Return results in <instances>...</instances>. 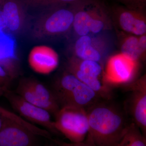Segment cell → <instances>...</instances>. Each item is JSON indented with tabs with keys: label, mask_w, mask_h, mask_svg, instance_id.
<instances>
[{
	"label": "cell",
	"mask_w": 146,
	"mask_h": 146,
	"mask_svg": "<svg viewBox=\"0 0 146 146\" xmlns=\"http://www.w3.org/2000/svg\"><path fill=\"white\" fill-rule=\"evenodd\" d=\"M99 101L86 108L87 137L96 146H117L131 123L125 110L108 102Z\"/></svg>",
	"instance_id": "6da1fadb"
},
{
	"label": "cell",
	"mask_w": 146,
	"mask_h": 146,
	"mask_svg": "<svg viewBox=\"0 0 146 146\" xmlns=\"http://www.w3.org/2000/svg\"><path fill=\"white\" fill-rule=\"evenodd\" d=\"M52 91L60 108L86 109L101 98L94 90L68 71L56 80Z\"/></svg>",
	"instance_id": "7a4b0ae2"
},
{
	"label": "cell",
	"mask_w": 146,
	"mask_h": 146,
	"mask_svg": "<svg viewBox=\"0 0 146 146\" xmlns=\"http://www.w3.org/2000/svg\"><path fill=\"white\" fill-rule=\"evenodd\" d=\"M74 19L72 9L51 7L34 22L32 36L36 40H43L65 34L72 28Z\"/></svg>",
	"instance_id": "3957f363"
},
{
	"label": "cell",
	"mask_w": 146,
	"mask_h": 146,
	"mask_svg": "<svg viewBox=\"0 0 146 146\" xmlns=\"http://www.w3.org/2000/svg\"><path fill=\"white\" fill-rule=\"evenodd\" d=\"M56 129L71 143L84 141L89 131L86 109L81 108H61L54 116Z\"/></svg>",
	"instance_id": "277c9868"
},
{
	"label": "cell",
	"mask_w": 146,
	"mask_h": 146,
	"mask_svg": "<svg viewBox=\"0 0 146 146\" xmlns=\"http://www.w3.org/2000/svg\"><path fill=\"white\" fill-rule=\"evenodd\" d=\"M67 71L94 90L102 99L111 98L112 92L109 86L101 80L102 68L98 62L74 56L68 61Z\"/></svg>",
	"instance_id": "5b68a950"
},
{
	"label": "cell",
	"mask_w": 146,
	"mask_h": 146,
	"mask_svg": "<svg viewBox=\"0 0 146 146\" xmlns=\"http://www.w3.org/2000/svg\"><path fill=\"white\" fill-rule=\"evenodd\" d=\"M79 1L72 4L74 5L72 28L75 33L80 36L90 33L97 34L102 31L106 27V18L102 8L95 4L80 3Z\"/></svg>",
	"instance_id": "8992f818"
},
{
	"label": "cell",
	"mask_w": 146,
	"mask_h": 146,
	"mask_svg": "<svg viewBox=\"0 0 146 146\" xmlns=\"http://www.w3.org/2000/svg\"><path fill=\"white\" fill-rule=\"evenodd\" d=\"M4 95L12 108L21 117L31 123L41 126L52 134L59 135L48 111L27 102L16 93L9 90H7Z\"/></svg>",
	"instance_id": "52a82bcc"
},
{
	"label": "cell",
	"mask_w": 146,
	"mask_h": 146,
	"mask_svg": "<svg viewBox=\"0 0 146 146\" xmlns=\"http://www.w3.org/2000/svg\"><path fill=\"white\" fill-rule=\"evenodd\" d=\"M130 94L125 111L130 115L132 122L146 137V81L145 76L129 87Z\"/></svg>",
	"instance_id": "ba28073f"
},
{
	"label": "cell",
	"mask_w": 146,
	"mask_h": 146,
	"mask_svg": "<svg viewBox=\"0 0 146 146\" xmlns=\"http://www.w3.org/2000/svg\"><path fill=\"white\" fill-rule=\"evenodd\" d=\"M138 62L133 61L121 53L114 55L108 61L104 80L110 84L128 83L133 80L138 70Z\"/></svg>",
	"instance_id": "9c48e42d"
},
{
	"label": "cell",
	"mask_w": 146,
	"mask_h": 146,
	"mask_svg": "<svg viewBox=\"0 0 146 146\" xmlns=\"http://www.w3.org/2000/svg\"><path fill=\"white\" fill-rule=\"evenodd\" d=\"M3 117L2 127L0 130V146H43L40 145L39 141L43 137L11 120Z\"/></svg>",
	"instance_id": "30bf717a"
},
{
	"label": "cell",
	"mask_w": 146,
	"mask_h": 146,
	"mask_svg": "<svg viewBox=\"0 0 146 146\" xmlns=\"http://www.w3.org/2000/svg\"><path fill=\"white\" fill-rule=\"evenodd\" d=\"M6 29L11 34H18L27 25V16L21 0H5L2 11Z\"/></svg>",
	"instance_id": "8fae6325"
},
{
	"label": "cell",
	"mask_w": 146,
	"mask_h": 146,
	"mask_svg": "<svg viewBox=\"0 0 146 146\" xmlns=\"http://www.w3.org/2000/svg\"><path fill=\"white\" fill-rule=\"evenodd\" d=\"M102 40L89 35L79 36L74 46L75 56L83 60L98 62L102 59L106 46Z\"/></svg>",
	"instance_id": "7c38bea8"
},
{
	"label": "cell",
	"mask_w": 146,
	"mask_h": 146,
	"mask_svg": "<svg viewBox=\"0 0 146 146\" xmlns=\"http://www.w3.org/2000/svg\"><path fill=\"white\" fill-rule=\"evenodd\" d=\"M30 64L35 72L48 74L57 67L58 58L56 53L49 48L39 47L35 49L30 57Z\"/></svg>",
	"instance_id": "4fadbf2b"
},
{
	"label": "cell",
	"mask_w": 146,
	"mask_h": 146,
	"mask_svg": "<svg viewBox=\"0 0 146 146\" xmlns=\"http://www.w3.org/2000/svg\"><path fill=\"white\" fill-rule=\"evenodd\" d=\"M119 24L123 30L137 36L146 34L145 16L136 10L122 9L119 15Z\"/></svg>",
	"instance_id": "5bb4252c"
},
{
	"label": "cell",
	"mask_w": 146,
	"mask_h": 146,
	"mask_svg": "<svg viewBox=\"0 0 146 146\" xmlns=\"http://www.w3.org/2000/svg\"><path fill=\"white\" fill-rule=\"evenodd\" d=\"M28 79L32 88L42 103L43 108L54 117L60 108L52 91L35 79L28 78Z\"/></svg>",
	"instance_id": "9a60e30c"
},
{
	"label": "cell",
	"mask_w": 146,
	"mask_h": 146,
	"mask_svg": "<svg viewBox=\"0 0 146 146\" xmlns=\"http://www.w3.org/2000/svg\"><path fill=\"white\" fill-rule=\"evenodd\" d=\"M15 40L10 35L0 31V65L8 68L17 59Z\"/></svg>",
	"instance_id": "2e32d148"
},
{
	"label": "cell",
	"mask_w": 146,
	"mask_h": 146,
	"mask_svg": "<svg viewBox=\"0 0 146 146\" xmlns=\"http://www.w3.org/2000/svg\"><path fill=\"white\" fill-rule=\"evenodd\" d=\"M117 146H146V137L133 122Z\"/></svg>",
	"instance_id": "e0dca14e"
},
{
	"label": "cell",
	"mask_w": 146,
	"mask_h": 146,
	"mask_svg": "<svg viewBox=\"0 0 146 146\" xmlns=\"http://www.w3.org/2000/svg\"><path fill=\"white\" fill-rule=\"evenodd\" d=\"M121 52L122 54L130 60L138 62L143 56L139 48L138 37L129 36L125 38L122 44Z\"/></svg>",
	"instance_id": "ac0fdd59"
},
{
	"label": "cell",
	"mask_w": 146,
	"mask_h": 146,
	"mask_svg": "<svg viewBox=\"0 0 146 146\" xmlns=\"http://www.w3.org/2000/svg\"><path fill=\"white\" fill-rule=\"evenodd\" d=\"M16 93L27 102L43 108L42 103L32 88L28 78L22 79L20 80Z\"/></svg>",
	"instance_id": "d6986e66"
},
{
	"label": "cell",
	"mask_w": 146,
	"mask_h": 146,
	"mask_svg": "<svg viewBox=\"0 0 146 146\" xmlns=\"http://www.w3.org/2000/svg\"><path fill=\"white\" fill-rule=\"evenodd\" d=\"M79 0H40L38 6L54 7L66 4L74 3Z\"/></svg>",
	"instance_id": "ffe728a7"
},
{
	"label": "cell",
	"mask_w": 146,
	"mask_h": 146,
	"mask_svg": "<svg viewBox=\"0 0 146 146\" xmlns=\"http://www.w3.org/2000/svg\"><path fill=\"white\" fill-rule=\"evenodd\" d=\"M58 146H96L88 137L84 141L79 143H67L57 139H53Z\"/></svg>",
	"instance_id": "44dd1931"
},
{
	"label": "cell",
	"mask_w": 146,
	"mask_h": 146,
	"mask_svg": "<svg viewBox=\"0 0 146 146\" xmlns=\"http://www.w3.org/2000/svg\"><path fill=\"white\" fill-rule=\"evenodd\" d=\"M12 80L3 68L0 65V87L8 90V87Z\"/></svg>",
	"instance_id": "7402d4cb"
},
{
	"label": "cell",
	"mask_w": 146,
	"mask_h": 146,
	"mask_svg": "<svg viewBox=\"0 0 146 146\" xmlns=\"http://www.w3.org/2000/svg\"><path fill=\"white\" fill-rule=\"evenodd\" d=\"M138 43L140 50L143 56L145 54L146 50V34L140 36L138 38Z\"/></svg>",
	"instance_id": "603a6c76"
},
{
	"label": "cell",
	"mask_w": 146,
	"mask_h": 146,
	"mask_svg": "<svg viewBox=\"0 0 146 146\" xmlns=\"http://www.w3.org/2000/svg\"><path fill=\"white\" fill-rule=\"evenodd\" d=\"M0 29L2 30L6 29L5 21L2 11L0 10Z\"/></svg>",
	"instance_id": "cb8c5ba5"
},
{
	"label": "cell",
	"mask_w": 146,
	"mask_h": 146,
	"mask_svg": "<svg viewBox=\"0 0 146 146\" xmlns=\"http://www.w3.org/2000/svg\"><path fill=\"white\" fill-rule=\"evenodd\" d=\"M40 0H25V2L28 4L33 6H38Z\"/></svg>",
	"instance_id": "d4e9b609"
},
{
	"label": "cell",
	"mask_w": 146,
	"mask_h": 146,
	"mask_svg": "<svg viewBox=\"0 0 146 146\" xmlns=\"http://www.w3.org/2000/svg\"><path fill=\"white\" fill-rule=\"evenodd\" d=\"M49 140V142L47 143L46 144L44 145L43 146H58L56 143L54 142L53 140Z\"/></svg>",
	"instance_id": "484cf974"
},
{
	"label": "cell",
	"mask_w": 146,
	"mask_h": 146,
	"mask_svg": "<svg viewBox=\"0 0 146 146\" xmlns=\"http://www.w3.org/2000/svg\"><path fill=\"white\" fill-rule=\"evenodd\" d=\"M7 90H6V89H3V88L0 87V96L4 95Z\"/></svg>",
	"instance_id": "4316f807"
},
{
	"label": "cell",
	"mask_w": 146,
	"mask_h": 146,
	"mask_svg": "<svg viewBox=\"0 0 146 146\" xmlns=\"http://www.w3.org/2000/svg\"><path fill=\"white\" fill-rule=\"evenodd\" d=\"M3 121V117L1 115H0V130H1L2 127Z\"/></svg>",
	"instance_id": "83f0119b"
},
{
	"label": "cell",
	"mask_w": 146,
	"mask_h": 146,
	"mask_svg": "<svg viewBox=\"0 0 146 146\" xmlns=\"http://www.w3.org/2000/svg\"><path fill=\"white\" fill-rule=\"evenodd\" d=\"M127 1L135 2H144L146 0H127Z\"/></svg>",
	"instance_id": "f1b7e54d"
},
{
	"label": "cell",
	"mask_w": 146,
	"mask_h": 146,
	"mask_svg": "<svg viewBox=\"0 0 146 146\" xmlns=\"http://www.w3.org/2000/svg\"><path fill=\"white\" fill-rule=\"evenodd\" d=\"M3 0H0V4L2 2H3Z\"/></svg>",
	"instance_id": "f546056e"
}]
</instances>
